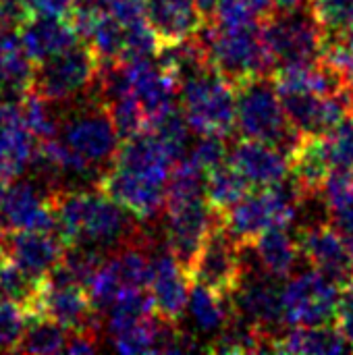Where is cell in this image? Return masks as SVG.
I'll use <instances>...</instances> for the list:
<instances>
[{
	"instance_id": "6da1fadb",
	"label": "cell",
	"mask_w": 353,
	"mask_h": 355,
	"mask_svg": "<svg viewBox=\"0 0 353 355\" xmlns=\"http://www.w3.org/2000/svg\"><path fill=\"white\" fill-rule=\"evenodd\" d=\"M50 202L64 245H87L108 254L141 233L137 216L98 187L58 189Z\"/></svg>"
},
{
	"instance_id": "7a4b0ae2",
	"label": "cell",
	"mask_w": 353,
	"mask_h": 355,
	"mask_svg": "<svg viewBox=\"0 0 353 355\" xmlns=\"http://www.w3.org/2000/svg\"><path fill=\"white\" fill-rule=\"evenodd\" d=\"M198 33L204 44L208 64L218 71L233 87L277 71L262 35V21L237 27H218L206 23Z\"/></svg>"
},
{
	"instance_id": "3957f363",
	"label": "cell",
	"mask_w": 353,
	"mask_h": 355,
	"mask_svg": "<svg viewBox=\"0 0 353 355\" xmlns=\"http://www.w3.org/2000/svg\"><path fill=\"white\" fill-rule=\"evenodd\" d=\"M235 127L243 139L270 144L287 158L304 137L291 127L270 75L235 85Z\"/></svg>"
},
{
	"instance_id": "277c9868",
	"label": "cell",
	"mask_w": 353,
	"mask_h": 355,
	"mask_svg": "<svg viewBox=\"0 0 353 355\" xmlns=\"http://www.w3.org/2000/svg\"><path fill=\"white\" fill-rule=\"evenodd\" d=\"M181 114L198 135H231L235 129V87L210 64L179 75Z\"/></svg>"
},
{
	"instance_id": "5b68a950",
	"label": "cell",
	"mask_w": 353,
	"mask_h": 355,
	"mask_svg": "<svg viewBox=\"0 0 353 355\" xmlns=\"http://www.w3.org/2000/svg\"><path fill=\"white\" fill-rule=\"evenodd\" d=\"M262 35L277 69L316 62L327 42V33L308 2L291 10H275L262 21Z\"/></svg>"
},
{
	"instance_id": "8992f818",
	"label": "cell",
	"mask_w": 353,
	"mask_h": 355,
	"mask_svg": "<svg viewBox=\"0 0 353 355\" xmlns=\"http://www.w3.org/2000/svg\"><path fill=\"white\" fill-rule=\"evenodd\" d=\"M302 193L295 183L285 181L270 187H256L239 200L231 210H227L221 220L229 235L239 243H252L264 229L273 225H293L300 210Z\"/></svg>"
},
{
	"instance_id": "52a82bcc",
	"label": "cell",
	"mask_w": 353,
	"mask_h": 355,
	"mask_svg": "<svg viewBox=\"0 0 353 355\" xmlns=\"http://www.w3.org/2000/svg\"><path fill=\"white\" fill-rule=\"evenodd\" d=\"M98 56L85 42L79 40L71 48L33 67L31 89L50 102L69 104L92 89L98 77Z\"/></svg>"
},
{
	"instance_id": "ba28073f",
	"label": "cell",
	"mask_w": 353,
	"mask_h": 355,
	"mask_svg": "<svg viewBox=\"0 0 353 355\" xmlns=\"http://www.w3.org/2000/svg\"><path fill=\"white\" fill-rule=\"evenodd\" d=\"M285 327L333 324L341 308V285L320 270L291 275L281 291Z\"/></svg>"
},
{
	"instance_id": "9c48e42d",
	"label": "cell",
	"mask_w": 353,
	"mask_h": 355,
	"mask_svg": "<svg viewBox=\"0 0 353 355\" xmlns=\"http://www.w3.org/2000/svg\"><path fill=\"white\" fill-rule=\"evenodd\" d=\"M229 304L233 314L254 327L268 345L285 331L281 291L275 279L264 272H252L248 264L239 285L229 295Z\"/></svg>"
},
{
	"instance_id": "30bf717a",
	"label": "cell",
	"mask_w": 353,
	"mask_h": 355,
	"mask_svg": "<svg viewBox=\"0 0 353 355\" xmlns=\"http://www.w3.org/2000/svg\"><path fill=\"white\" fill-rule=\"evenodd\" d=\"M246 270L241 245L229 235L223 220L216 223L202 243L191 268V283H200L218 295L229 297Z\"/></svg>"
},
{
	"instance_id": "8fae6325",
	"label": "cell",
	"mask_w": 353,
	"mask_h": 355,
	"mask_svg": "<svg viewBox=\"0 0 353 355\" xmlns=\"http://www.w3.org/2000/svg\"><path fill=\"white\" fill-rule=\"evenodd\" d=\"M164 235L166 248L173 252L177 262L189 275V268L206 241L210 229L221 223V216L208 204L206 196L193 198L181 204H171L164 208Z\"/></svg>"
},
{
	"instance_id": "7c38bea8",
	"label": "cell",
	"mask_w": 353,
	"mask_h": 355,
	"mask_svg": "<svg viewBox=\"0 0 353 355\" xmlns=\"http://www.w3.org/2000/svg\"><path fill=\"white\" fill-rule=\"evenodd\" d=\"M27 314L46 316L67 331L98 329V314L94 312L85 287L48 275L42 279L35 300Z\"/></svg>"
},
{
	"instance_id": "4fadbf2b",
	"label": "cell",
	"mask_w": 353,
	"mask_h": 355,
	"mask_svg": "<svg viewBox=\"0 0 353 355\" xmlns=\"http://www.w3.org/2000/svg\"><path fill=\"white\" fill-rule=\"evenodd\" d=\"M52 193L37 179H19L6 187L0 204V225L4 231H54Z\"/></svg>"
},
{
	"instance_id": "5bb4252c",
	"label": "cell",
	"mask_w": 353,
	"mask_h": 355,
	"mask_svg": "<svg viewBox=\"0 0 353 355\" xmlns=\"http://www.w3.org/2000/svg\"><path fill=\"white\" fill-rule=\"evenodd\" d=\"M129 73L131 92L141 106L148 129H152L162 116L175 110L179 79L177 75L160 64L154 56L125 62Z\"/></svg>"
},
{
	"instance_id": "9a60e30c",
	"label": "cell",
	"mask_w": 353,
	"mask_h": 355,
	"mask_svg": "<svg viewBox=\"0 0 353 355\" xmlns=\"http://www.w3.org/2000/svg\"><path fill=\"white\" fill-rule=\"evenodd\" d=\"M281 104L300 135H325L341 121L352 116V108L343 92L318 96L312 92H283Z\"/></svg>"
},
{
	"instance_id": "2e32d148",
	"label": "cell",
	"mask_w": 353,
	"mask_h": 355,
	"mask_svg": "<svg viewBox=\"0 0 353 355\" xmlns=\"http://www.w3.org/2000/svg\"><path fill=\"white\" fill-rule=\"evenodd\" d=\"M302 256L341 287L353 279V258L343 235L331 223H312L298 233Z\"/></svg>"
},
{
	"instance_id": "e0dca14e",
	"label": "cell",
	"mask_w": 353,
	"mask_h": 355,
	"mask_svg": "<svg viewBox=\"0 0 353 355\" xmlns=\"http://www.w3.org/2000/svg\"><path fill=\"white\" fill-rule=\"evenodd\" d=\"M2 245L6 258L37 281L46 279L58 266L67 250L54 231H6Z\"/></svg>"
},
{
	"instance_id": "ac0fdd59",
	"label": "cell",
	"mask_w": 353,
	"mask_h": 355,
	"mask_svg": "<svg viewBox=\"0 0 353 355\" xmlns=\"http://www.w3.org/2000/svg\"><path fill=\"white\" fill-rule=\"evenodd\" d=\"M191 279L169 248H156L152 262L150 295L154 312L166 320H181L189 297Z\"/></svg>"
},
{
	"instance_id": "d6986e66",
	"label": "cell",
	"mask_w": 353,
	"mask_h": 355,
	"mask_svg": "<svg viewBox=\"0 0 353 355\" xmlns=\"http://www.w3.org/2000/svg\"><path fill=\"white\" fill-rule=\"evenodd\" d=\"M35 137L29 131L19 102L0 100V177L19 179L35 156Z\"/></svg>"
},
{
	"instance_id": "ffe728a7",
	"label": "cell",
	"mask_w": 353,
	"mask_h": 355,
	"mask_svg": "<svg viewBox=\"0 0 353 355\" xmlns=\"http://www.w3.org/2000/svg\"><path fill=\"white\" fill-rule=\"evenodd\" d=\"M252 187H270L287 181L289 177V158L279 148L256 141L243 139L229 152L227 158Z\"/></svg>"
},
{
	"instance_id": "44dd1931",
	"label": "cell",
	"mask_w": 353,
	"mask_h": 355,
	"mask_svg": "<svg viewBox=\"0 0 353 355\" xmlns=\"http://www.w3.org/2000/svg\"><path fill=\"white\" fill-rule=\"evenodd\" d=\"M250 248L262 272L275 281L289 279L302 258L298 235L289 231V225H273L264 229Z\"/></svg>"
},
{
	"instance_id": "7402d4cb",
	"label": "cell",
	"mask_w": 353,
	"mask_h": 355,
	"mask_svg": "<svg viewBox=\"0 0 353 355\" xmlns=\"http://www.w3.org/2000/svg\"><path fill=\"white\" fill-rule=\"evenodd\" d=\"M146 17L160 44L191 37L206 25L196 0H146Z\"/></svg>"
},
{
	"instance_id": "603a6c76",
	"label": "cell",
	"mask_w": 353,
	"mask_h": 355,
	"mask_svg": "<svg viewBox=\"0 0 353 355\" xmlns=\"http://www.w3.org/2000/svg\"><path fill=\"white\" fill-rule=\"evenodd\" d=\"M19 37L31 62H42L79 42L71 19H54L44 15H33L19 29Z\"/></svg>"
},
{
	"instance_id": "cb8c5ba5",
	"label": "cell",
	"mask_w": 353,
	"mask_h": 355,
	"mask_svg": "<svg viewBox=\"0 0 353 355\" xmlns=\"http://www.w3.org/2000/svg\"><path fill=\"white\" fill-rule=\"evenodd\" d=\"M33 62L27 56L17 29L0 27V100L21 102L31 89Z\"/></svg>"
},
{
	"instance_id": "d4e9b609",
	"label": "cell",
	"mask_w": 353,
	"mask_h": 355,
	"mask_svg": "<svg viewBox=\"0 0 353 355\" xmlns=\"http://www.w3.org/2000/svg\"><path fill=\"white\" fill-rule=\"evenodd\" d=\"M331 171L333 164L327 154L325 135H304L298 148L289 154V175L302 198L320 193Z\"/></svg>"
},
{
	"instance_id": "484cf974",
	"label": "cell",
	"mask_w": 353,
	"mask_h": 355,
	"mask_svg": "<svg viewBox=\"0 0 353 355\" xmlns=\"http://www.w3.org/2000/svg\"><path fill=\"white\" fill-rule=\"evenodd\" d=\"M270 352L277 354H345L352 352L345 335L333 324L320 327H291V331H283L273 343Z\"/></svg>"
},
{
	"instance_id": "4316f807",
	"label": "cell",
	"mask_w": 353,
	"mask_h": 355,
	"mask_svg": "<svg viewBox=\"0 0 353 355\" xmlns=\"http://www.w3.org/2000/svg\"><path fill=\"white\" fill-rule=\"evenodd\" d=\"M185 308H187V314H189V320L193 322V327L206 335H212V333L218 335L229 324V320L233 316L229 297L218 295L200 283H191Z\"/></svg>"
},
{
	"instance_id": "83f0119b",
	"label": "cell",
	"mask_w": 353,
	"mask_h": 355,
	"mask_svg": "<svg viewBox=\"0 0 353 355\" xmlns=\"http://www.w3.org/2000/svg\"><path fill=\"white\" fill-rule=\"evenodd\" d=\"M248 179L227 160L206 173V200L218 216L250 193Z\"/></svg>"
},
{
	"instance_id": "f1b7e54d",
	"label": "cell",
	"mask_w": 353,
	"mask_h": 355,
	"mask_svg": "<svg viewBox=\"0 0 353 355\" xmlns=\"http://www.w3.org/2000/svg\"><path fill=\"white\" fill-rule=\"evenodd\" d=\"M69 331L46 316L29 314L25 331L15 347L19 354H60L67 347Z\"/></svg>"
},
{
	"instance_id": "f546056e",
	"label": "cell",
	"mask_w": 353,
	"mask_h": 355,
	"mask_svg": "<svg viewBox=\"0 0 353 355\" xmlns=\"http://www.w3.org/2000/svg\"><path fill=\"white\" fill-rule=\"evenodd\" d=\"M150 314H154V300L148 293V289H127V291H121L119 297L104 312L106 333H108V337H112L119 331H123V329L144 320Z\"/></svg>"
},
{
	"instance_id": "4dcf8cb0",
	"label": "cell",
	"mask_w": 353,
	"mask_h": 355,
	"mask_svg": "<svg viewBox=\"0 0 353 355\" xmlns=\"http://www.w3.org/2000/svg\"><path fill=\"white\" fill-rule=\"evenodd\" d=\"M19 106H21V112L29 131L33 133L37 141L56 137L58 125H60V110L56 108L58 106L56 102H50L48 98L29 89L19 102Z\"/></svg>"
},
{
	"instance_id": "1f68e13d",
	"label": "cell",
	"mask_w": 353,
	"mask_h": 355,
	"mask_svg": "<svg viewBox=\"0 0 353 355\" xmlns=\"http://www.w3.org/2000/svg\"><path fill=\"white\" fill-rule=\"evenodd\" d=\"M37 279L29 277L25 270H21L17 264H12L8 258L0 266V297L25 308V312L31 308L35 293L40 289Z\"/></svg>"
},
{
	"instance_id": "d6a6232c",
	"label": "cell",
	"mask_w": 353,
	"mask_h": 355,
	"mask_svg": "<svg viewBox=\"0 0 353 355\" xmlns=\"http://www.w3.org/2000/svg\"><path fill=\"white\" fill-rule=\"evenodd\" d=\"M320 21L327 40L339 37L353 25V0H308Z\"/></svg>"
},
{
	"instance_id": "836d02e7",
	"label": "cell",
	"mask_w": 353,
	"mask_h": 355,
	"mask_svg": "<svg viewBox=\"0 0 353 355\" xmlns=\"http://www.w3.org/2000/svg\"><path fill=\"white\" fill-rule=\"evenodd\" d=\"M325 144L333 168H353V116L325 133Z\"/></svg>"
},
{
	"instance_id": "e575fe53",
	"label": "cell",
	"mask_w": 353,
	"mask_h": 355,
	"mask_svg": "<svg viewBox=\"0 0 353 355\" xmlns=\"http://www.w3.org/2000/svg\"><path fill=\"white\" fill-rule=\"evenodd\" d=\"M29 314L25 308L4 300L0 302V352H15Z\"/></svg>"
},
{
	"instance_id": "d590c367",
	"label": "cell",
	"mask_w": 353,
	"mask_h": 355,
	"mask_svg": "<svg viewBox=\"0 0 353 355\" xmlns=\"http://www.w3.org/2000/svg\"><path fill=\"white\" fill-rule=\"evenodd\" d=\"M189 158H191L204 173H208V171H212L214 166L227 162V158H229V146H227L225 135H214V133L200 135V141L191 148Z\"/></svg>"
},
{
	"instance_id": "8d00e7d4",
	"label": "cell",
	"mask_w": 353,
	"mask_h": 355,
	"mask_svg": "<svg viewBox=\"0 0 353 355\" xmlns=\"http://www.w3.org/2000/svg\"><path fill=\"white\" fill-rule=\"evenodd\" d=\"M35 15V0H0V27L21 29Z\"/></svg>"
},
{
	"instance_id": "74e56055",
	"label": "cell",
	"mask_w": 353,
	"mask_h": 355,
	"mask_svg": "<svg viewBox=\"0 0 353 355\" xmlns=\"http://www.w3.org/2000/svg\"><path fill=\"white\" fill-rule=\"evenodd\" d=\"M104 10H108L123 27L148 19L146 17V0H110Z\"/></svg>"
},
{
	"instance_id": "f35d334b",
	"label": "cell",
	"mask_w": 353,
	"mask_h": 355,
	"mask_svg": "<svg viewBox=\"0 0 353 355\" xmlns=\"http://www.w3.org/2000/svg\"><path fill=\"white\" fill-rule=\"evenodd\" d=\"M100 329L69 331L64 354H96L100 349Z\"/></svg>"
},
{
	"instance_id": "ab89813d",
	"label": "cell",
	"mask_w": 353,
	"mask_h": 355,
	"mask_svg": "<svg viewBox=\"0 0 353 355\" xmlns=\"http://www.w3.org/2000/svg\"><path fill=\"white\" fill-rule=\"evenodd\" d=\"M77 0H35V15L54 17V19H71L75 12Z\"/></svg>"
},
{
	"instance_id": "60d3db41",
	"label": "cell",
	"mask_w": 353,
	"mask_h": 355,
	"mask_svg": "<svg viewBox=\"0 0 353 355\" xmlns=\"http://www.w3.org/2000/svg\"><path fill=\"white\" fill-rule=\"evenodd\" d=\"M329 223L345 237L353 235V196L341 206L329 210Z\"/></svg>"
},
{
	"instance_id": "b9f144b4",
	"label": "cell",
	"mask_w": 353,
	"mask_h": 355,
	"mask_svg": "<svg viewBox=\"0 0 353 355\" xmlns=\"http://www.w3.org/2000/svg\"><path fill=\"white\" fill-rule=\"evenodd\" d=\"M337 327L341 329V333L345 335L350 347L353 352V310H347V308H341L339 310V316H337Z\"/></svg>"
},
{
	"instance_id": "7bdbcfd3",
	"label": "cell",
	"mask_w": 353,
	"mask_h": 355,
	"mask_svg": "<svg viewBox=\"0 0 353 355\" xmlns=\"http://www.w3.org/2000/svg\"><path fill=\"white\" fill-rule=\"evenodd\" d=\"M341 308L353 310V279L341 287ZM339 308V310H341Z\"/></svg>"
},
{
	"instance_id": "ee69618b",
	"label": "cell",
	"mask_w": 353,
	"mask_h": 355,
	"mask_svg": "<svg viewBox=\"0 0 353 355\" xmlns=\"http://www.w3.org/2000/svg\"><path fill=\"white\" fill-rule=\"evenodd\" d=\"M273 2H275V10H291V8L302 6L308 0H273Z\"/></svg>"
},
{
	"instance_id": "f6af8a7d",
	"label": "cell",
	"mask_w": 353,
	"mask_h": 355,
	"mask_svg": "<svg viewBox=\"0 0 353 355\" xmlns=\"http://www.w3.org/2000/svg\"><path fill=\"white\" fill-rule=\"evenodd\" d=\"M110 0H77V6L81 8H92V10H104Z\"/></svg>"
},
{
	"instance_id": "bcb514c9",
	"label": "cell",
	"mask_w": 353,
	"mask_h": 355,
	"mask_svg": "<svg viewBox=\"0 0 353 355\" xmlns=\"http://www.w3.org/2000/svg\"><path fill=\"white\" fill-rule=\"evenodd\" d=\"M339 40H341V42H343L345 46H350V48L353 50V25L350 27V29H345V31H343V33L339 35Z\"/></svg>"
},
{
	"instance_id": "7dc6e473",
	"label": "cell",
	"mask_w": 353,
	"mask_h": 355,
	"mask_svg": "<svg viewBox=\"0 0 353 355\" xmlns=\"http://www.w3.org/2000/svg\"><path fill=\"white\" fill-rule=\"evenodd\" d=\"M4 191H6V179H4V177H0V204H2ZM4 233H6V231H4V229H2V225H0V237H2Z\"/></svg>"
},
{
	"instance_id": "c3c4849f",
	"label": "cell",
	"mask_w": 353,
	"mask_h": 355,
	"mask_svg": "<svg viewBox=\"0 0 353 355\" xmlns=\"http://www.w3.org/2000/svg\"><path fill=\"white\" fill-rule=\"evenodd\" d=\"M343 239H345L347 250H350V254H352V258H353V235H350V237H345V235H343Z\"/></svg>"
},
{
	"instance_id": "681fc988",
	"label": "cell",
	"mask_w": 353,
	"mask_h": 355,
	"mask_svg": "<svg viewBox=\"0 0 353 355\" xmlns=\"http://www.w3.org/2000/svg\"><path fill=\"white\" fill-rule=\"evenodd\" d=\"M4 260H6V252H4V245H2V237H0V266L4 264Z\"/></svg>"
},
{
	"instance_id": "f907efd6",
	"label": "cell",
	"mask_w": 353,
	"mask_h": 355,
	"mask_svg": "<svg viewBox=\"0 0 353 355\" xmlns=\"http://www.w3.org/2000/svg\"><path fill=\"white\" fill-rule=\"evenodd\" d=\"M352 116H353V114H352Z\"/></svg>"
}]
</instances>
